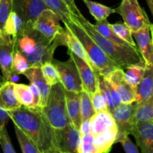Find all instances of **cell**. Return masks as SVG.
Segmentation results:
<instances>
[{"instance_id": "cell-37", "label": "cell", "mask_w": 153, "mask_h": 153, "mask_svg": "<svg viewBox=\"0 0 153 153\" xmlns=\"http://www.w3.org/2000/svg\"><path fill=\"white\" fill-rule=\"evenodd\" d=\"M13 10L12 0H0V30L2 31L5 21Z\"/></svg>"}, {"instance_id": "cell-33", "label": "cell", "mask_w": 153, "mask_h": 153, "mask_svg": "<svg viewBox=\"0 0 153 153\" xmlns=\"http://www.w3.org/2000/svg\"><path fill=\"white\" fill-rule=\"evenodd\" d=\"M110 26L114 31V32L118 37L125 40L126 42H127L128 44H130L133 47L137 48L135 42H134V38H133L132 32H131V29L124 22L123 23L110 24Z\"/></svg>"}, {"instance_id": "cell-20", "label": "cell", "mask_w": 153, "mask_h": 153, "mask_svg": "<svg viewBox=\"0 0 153 153\" xmlns=\"http://www.w3.org/2000/svg\"><path fill=\"white\" fill-rule=\"evenodd\" d=\"M65 100L67 112L70 122L79 129L82 123L80 111V93L72 92L65 90Z\"/></svg>"}, {"instance_id": "cell-28", "label": "cell", "mask_w": 153, "mask_h": 153, "mask_svg": "<svg viewBox=\"0 0 153 153\" xmlns=\"http://www.w3.org/2000/svg\"><path fill=\"white\" fill-rule=\"evenodd\" d=\"M36 46V40L30 33L21 34L16 37L15 49L19 51L25 57L28 56L34 52Z\"/></svg>"}, {"instance_id": "cell-44", "label": "cell", "mask_w": 153, "mask_h": 153, "mask_svg": "<svg viewBox=\"0 0 153 153\" xmlns=\"http://www.w3.org/2000/svg\"><path fill=\"white\" fill-rule=\"evenodd\" d=\"M1 30H0V33H1Z\"/></svg>"}, {"instance_id": "cell-29", "label": "cell", "mask_w": 153, "mask_h": 153, "mask_svg": "<svg viewBox=\"0 0 153 153\" xmlns=\"http://www.w3.org/2000/svg\"><path fill=\"white\" fill-rule=\"evenodd\" d=\"M13 90L16 99L22 105L27 108H32L34 97L29 85L13 82Z\"/></svg>"}, {"instance_id": "cell-22", "label": "cell", "mask_w": 153, "mask_h": 153, "mask_svg": "<svg viewBox=\"0 0 153 153\" xmlns=\"http://www.w3.org/2000/svg\"><path fill=\"white\" fill-rule=\"evenodd\" d=\"M63 40H64V46L68 48L69 52L74 53L91 65V63L82 43L67 25H65V28H64Z\"/></svg>"}, {"instance_id": "cell-4", "label": "cell", "mask_w": 153, "mask_h": 153, "mask_svg": "<svg viewBox=\"0 0 153 153\" xmlns=\"http://www.w3.org/2000/svg\"><path fill=\"white\" fill-rule=\"evenodd\" d=\"M90 133L92 134L97 153H108L115 143L117 127L109 111L96 112L90 119Z\"/></svg>"}, {"instance_id": "cell-10", "label": "cell", "mask_w": 153, "mask_h": 153, "mask_svg": "<svg viewBox=\"0 0 153 153\" xmlns=\"http://www.w3.org/2000/svg\"><path fill=\"white\" fill-rule=\"evenodd\" d=\"M60 19L50 9H44L35 19L33 29L40 32L49 40H52L64 31L61 26Z\"/></svg>"}, {"instance_id": "cell-39", "label": "cell", "mask_w": 153, "mask_h": 153, "mask_svg": "<svg viewBox=\"0 0 153 153\" xmlns=\"http://www.w3.org/2000/svg\"><path fill=\"white\" fill-rule=\"evenodd\" d=\"M122 144L124 151L126 153H138L139 150L137 145L133 143V142L130 140L128 136L123 137L120 141L119 142Z\"/></svg>"}, {"instance_id": "cell-16", "label": "cell", "mask_w": 153, "mask_h": 153, "mask_svg": "<svg viewBox=\"0 0 153 153\" xmlns=\"http://www.w3.org/2000/svg\"><path fill=\"white\" fill-rule=\"evenodd\" d=\"M130 134L134 136L142 152L153 153V122L134 123Z\"/></svg>"}, {"instance_id": "cell-42", "label": "cell", "mask_w": 153, "mask_h": 153, "mask_svg": "<svg viewBox=\"0 0 153 153\" xmlns=\"http://www.w3.org/2000/svg\"><path fill=\"white\" fill-rule=\"evenodd\" d=\"M147 2L148 7H149V10H150L151 13H153V1L152 0H146Z\"/></svg>"}, {"instance_id": "cell-30", "label": "cell", "mask_w": 153, "mask_h": 153, "mask_svg": "<svg viewBox=\"0 0 153 153\" xmlns=\"http://www.w3.org/2000/svg\"><path fill=\"white\" fill-rule=\"evenodd\" d=\"M15 134L17 137L18 143H19L20 149L23 153H40L39 149H37V145L34 142L21 130L17 126L14 125Z\"/></svg>"}, {"instance_id": "cell-13", "label": "cell", "mask_w": 153, "mask_h": 153, "mask_svg": "<svg viewBox=\"0 0 153 153\" xmlns=\"http://www.w3.org/2000/svg\"><path fill=\"white\" fill-rule=\"evenodd\" d=\"M16 40L10 36L0 33V69L3 82L11 81V65Z\"/></svg>"}, {"instance_id": "cell-34", "label": "cell", "mask_w": 153, "mask_h": 153, "mask_svg": "<svg viewBox=\"0 0 153 153\" xmlns=\"http://www.w3.org/2000/svg\"><path fill=\"white\" fill-rule=\"evenodd\" d=\"M40 69H41L43 78L49 86H52L58 82H60L56 68L51 61H48L42 64L40 66Z\"/></svg>"}, {"instance_id": "cell-14", "label": "cell", "mask_w": 153, "mask_h": 153, "mask_svg": "<svg viewBox=\"0 0 153 153\" xmlns=\"http://www.w3.org/2000/svg\"><path fill=\"white\" fill-rule=\"evenodd\" d=\"M68 54L77 67L79 76L82 81V88L91 97V95L98 88L97 73L94 71L93 67L89 64L85 62L79 56L71 52H69Z\"/></svg>"}, {"instance_id": "cell-2", "label": "cell", "mask_w": 153, "mask_h": 153, "mask_svg": "<svg viewBox=\"0 0 153 153\" xmlns=\"http://www.w3.org/2000/svg\"><path fill=\"white\" fill-rule=\"evenodd\" d=\"M73 17L83 27L90 37L118 67L124 70L131 64L144 61L137 48L118 45L103 37L94 28L93 24L85 19L82 13L77 16L73 14Z\"/></svg>"}, {"instance_id": "cell-38", "label": "cell", "mask_w": 153, "mask_h": 153, "mask_svg": "<svg viewBox=\"0 0 153 153\" xmlns=\"http://www.w3.org/2000/svg\"><path fill=\"white\" fill-rule=\"evenodd\" d=\"M0 146L4 153H15L16 150L12 145L5 126L0 130Z\"/></svg>"}, {"instance_id": "cell-7", "label": "cell", "mask_w": 153, "mask_h": 153, "mask_svg": "<svg viewBox=\"0 0 153 153\" xmlns=\"http://www.w3.org/2000/svg\"><path fill=\"white\" fill-rule=\"evenodd\" d=\"M12 2L13 10L22 20V27L19 35L26 34L33 29V25L38 15L44 9L48 8L43 0H12Z\"/></svg>"}, {"instance_id": "cell-25", "label": "cell", "mask_w": 153, "mask_h": 153, "mask_svg": "<svg viewBox=\"0 0 153 153\" xmlns=\"http://www.w3.org/2000/svg\"><path fill=\"white\" fill-rule=\"evenodd\" d=\"M22 27V20L19 15L12 10L7 18L1 32L10 36L13 40H16Z\"/></svg>"}, {"instance_id": "cell-12", "label": "cell", "mask_w": 153, "mask_h": 153, "mask_svg": "<svg viewBox=\"0 0 153 153\" xmlns=\"http://www.w3.org/2000/svg\"><path fill=\"white\" fill-rule=\"evenodd\" d=\"M55 137L58 153H78L80 134L71 123L55 130Z\"/></svg>"}, {"instance_id": "cell-17", "label": "cell", "mask_w": 153, "mask_h": 153, "mask_svg": "<svg viewBox=\"0 0 153 153\" xmlns=\"http://www.w3.org/2000/svg\"><path fill=\"white\" fill-rule=\"evenodd\" d=\"M43 1L64 24L72 21L73 14L79 15L82 13L74 0H43Z\"/></svg>"}, {"instance_id": "cell-24", "label": "cell", "mask_w": 153, "mask_h": 153, "mask_svg": "<svg viewBox=\"0 0 153 153\" xmlns=\"http://www.w3.org/2000/svg\"><path fill=\"white\" fill-rule=\"evenodd\" d=\"M85 4L89 9L91 14L97 20V22L105 20L112 13H115V9L104 5L101 3L91 0H83Z\"/></svg>"}, {"instance_id": "cell-8", "label": "cell", "mask_w": 153, "mask_h": 153, "mask_svg": "<svg viewBox=\"0 0 153 153\" xmlns=\"http://www.w3.org/2000/svg\"><path fill=\"white\" fill-rule=\"evenodd\" d=\"M51 62L56 68L59 82L66 91L80 93L83 90L77 67L70 57L67 61H60L53 58Z\"/></svg>"}, {"instance_id": "cell-27", "label": "cell", "mask_w": 153, "mask_h": 153, "mask_svg": "<svg viewBox=\"0 0 153 153\" xmlns=\"http://www.w3.org/2000/svg\"><path fill=\"white\" fill-rule=\"evenodd\" d=\"M145 67L146 64L144 61H142L137 64H131L124 69L126 79L131 86L136 88L143 77Z\"/></svg>"}, {"instance_id": "cell-43", "label": "cell", "mask_w": 153, "mask_h": 153, "mask_svg": "<svg viewBox=\"0 0 153 153\" xmlns=\"http://www.w3.org/2000/svg\"><path fill=\"white\" fill-rule=\"evenodd\" d=\"M0 82H3V79H2V76H0Z\"/></svg>"}, {"instance_id": "cell-36", "label": "cell", "mask_w": 153, "mask_h": 153, "mask_svg": "<svg viewBox=\"0 0 153 153\" xmlns=\"http://www.w3.org/2000/svg\"><path fill=\"white\" fill-rule=\"evenodd\" d=\"M78 153H97L94 145L93 136L90 132L80 136Z\"/></svg>"}, {"instance_id": "cell-35", "label": "cell", "mask_w": 153, "mask_h": 153, "mask_svg": "<svg viewBox=\"0 0 153 153\" xmlns=\"http://www.w3.org/2000/svg\"><path fill=\"white\" fill-rule=\"evenodd\" d=\"M91 99L93 108H94V110L95 111V113L96 112H100L102 111L108 110L106 99L104 97L102 93L101 90L100 89L99 86L95 91V92L91 95Z\"/></svg>"}, {"instance_id": "cell-9", "label": "cell", "mask_w": 153, "mask_h": 153, "mask_svg": "<svg viewBox=\"0 0 153 153\" xmlns=\"http://www.w3.org/2000/svg\"><path fill=\"white\" fill-rule=\"evenodd\" d=\"M135 107V102L129 104L121 103L111 112L117 127V134L115 143H119L123 137L131 134V130L134 125Z\"/></svg>"}, {"instance_id": "cell-15", "label": "cell", "mask_w": 153, "mask_h": 153, "mask_svg": "<svg viewBox=\"0 0 153 153\" xmlns=\"http://www.w3.org/2000/svg\"><path fill=\"white\" fill-rule=\"evenodd\" d=\"M152 24L132 32L136 46L146 65H153Z\"/></svg>"}, {"instance_id": "cell-3", "label": "cell", "mask_w": 153, "mask_h": 153, "mask_svg": "<svg viewBox=\"0 0 153 153\" xmlns=\"http://www.w3.org/2000/svg\"><path fill=\"white\" fill-rule=\"evenodd\" d=\"M64 25H67L80 40L86 52L91 65L96 73L102 76H106L117 68V65L107 56L73 16L72 21Z\"/></svg>"}, {"instance_id": "cell-41", "label": "cell", "mask_w": 153, "mask_h": 153, "mask_svg": "<svg viewBox=\"0 0 153 153\" xmlns=\"http://www.w3.org/2000/svg\"><path fill=\"white\" fill-rule=\"evenodd\" d=\"M79 131L80 136L85 135V134L90 132V120L82 121V123H81L80 127H79Z\"/></svg>"}, {"instance_id": "cell-31", "label": "cell", "mask_w": 153, "mask_h": 153, "mask_svg": "<svg viewBox=\"0 0 153 153\" xmlns=\"http://www.w3.org/2000/svg\"><path fill=\"white\" fill-rule=\"evenodd\" d=\"M80 111L82 121L90 120L95 114L91 102V96L84 90L80 92Z\"/></svg>"}, {"instance_id": "cell-5", "label": "cell", "mask_w": 153, "mask_h": 153, "mask_svg": "<svg viewBox=\"0 0 153 153\" xmlns=\"http://www.w3.org/2000/svg\"><path fill=\"white\" fill-rule=\"evenodd\" d=\"M42 109L54 129H61L70 123L66 107L65 89L61 82L51 86L47 102Z\"/></svg>"}, {"instance_id": "cell-32", "label": "cell", "mask_w": 153, "mask_h": 153, "mask_svg": "<svg viewBox=\"0 0 153 153\" xmlns=\"http://www.w3.org/2000/svg\"><path fill=\"white\" fill-rule=\"evenodd\" d=\"M28 67H29V64L26 58L19 51L14 49L11 65L12 76L13 75L23 74L24 72L26 71Z\"/></svg>"}, {"instance_id": "cell-23", "label": "cell", "mask_w": 153, "mask_h": 153, "mask_svg": "<svg viewBox=\"0 0 153 153\" xmlns=\"http://www.w3.org/2000/svg\"><path fill=\"white\" fill-rule=\"evenodd\" d=\"M149 122H153V97L146 101L136 102L134 114V124Z\"/></svg>"}, {"instance_id": "cell-1", "label": "cell", "mask_w": 153, "mask_h": 153, "mask_svg": "<svg viewBox=\"0 0 153 153\" xmlns=\"http://www.w3.org/2000/svg\"><path fill=\"white\" fill-rule=\"evenodd\" d=\"M7 112L13 124L34 142L40 153H58L55 130L46 119L43 109L21 105Z\"/></svg>"}, {"instance_id": "cell-26", "label": "cell", "mask_w": 153, "mask_h": 153, "mask_svg": "<svg viewBox=\"0 0 153 153\" xmlns=\"http://www.w3.org/2000/svg\"><path fill=\"white\" fill-rule=\"evenodd\" d=\"M93 26H94V28H95L101 35H102L103 37H105V38L110 40L111 41L114 42V43H117V44L118 45H121V46H128V47H133L131 45L128 44L127 42H126L125 40H123V39H121L120 37H118V36L114 32V31L111 29V28L110 23H108V22H107V19L97 22L95 25L93 24Z\"/></svg>"}, {"instance_id": "cell-11", "label": "cell", "mask_w": 153, "mask_h": 153, "mask_svg": "<svg viewBox=\"0 0 153 153\" xmlns=\"http://www.w3.org/2000/svg\"><path fill=\"white\" fill-rule=\"evenodd\" d=\"M104 77L110 82L118 94L121 103L129 104L135 102L136 88L126 81L124 70L117 67Z\"/></svg>"}, {"instance_id": "cell-21", "label": "cell", "mask_w": 153, "mask_h": 153, "mask_svg": "<svg viewBox=\"0 0 153 153\" xmlns=\"http://www.w3.org/2000/svg\"><path fill=\"white\" fill-rule=\"evenodd\" d=\"M21 105L15 95L13 82L12 81L3 82L0 87V108L9 111L18 108Z\"/></svg>"}, {"instance_id": "cell-6", "label": "cell", "mask_w": 153, "mask_h": 153, "mask_svg": "<svg viewBox=\"0 0 153 153\" xmlns=\"http://www.w3.org/2000/svg\"><path fill=\"white\" fill-rule=\"evenodd\" d=\"M115 13L122 16L123 22L131 29V32L152 25L137 0H122L120 4L115 9Z\"/></svg>"}, {"instance_id": "cell-40", "label": "cell", "mask_w": 153, "mask_h": 153, "mask_svg": "<svg viewBox=\"0 0 153 153\" xmlns=\"http://www.w3.org/2000/svg\"><path fill=\"white\" fill-rule=\"evenodd\" d=\"M2 83L3 82H0V87L2 85ZM9 119H10V117H9V115L7 114V112L6 111L3 110V109L0 108V130L3 127L5 126L6 123L9 120Z\"/></svg>"}, {"instance_id": "cell-18", "label": "cell", "mask_w": 153, "mask_h": 153, "mask_svg": "<svg viewBox=\"0 0 153 153\" xmlns=\"http://www.w3.org/2000/svg\"><path fill=\"white\" fill-rule=\"evenodd\" d=\"M24 76L34 84L38 89L40 93V103L39 108H43L47 102L48 97L49 94L51 86H49L46 82L42 74L40 67H30L23 73Z\"/></svg>"}, {"instance_id": "cell-19", "label": "cell", "mask_w": 153, "mask_h": 153, "mask_svg": "<svg viewBox=\"0 0 153 153\" xmlns=\"http://www.w3.org/2000/svg\"><path fill=\"white\" fill-rule=\"evenodd\" d=\"M153 65H146L141 80L136 87L135 102L146 101L153 97Z\"/></svg>"}]
</instances>
